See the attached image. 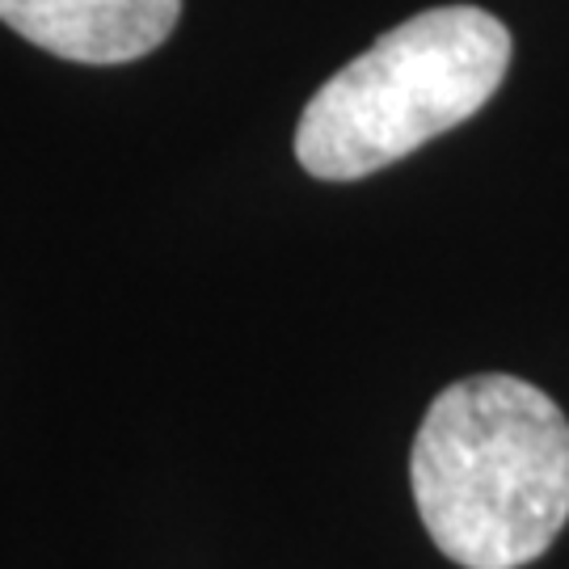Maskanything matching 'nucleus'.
Instances as JSON below:
<instances>
[{"label": "nucleus", "instance_id": "obj_2", "mask_svg": "<svg viewBox=\"0 0 569 569\" xmlns=\"http://www.w3.org/2000/svg\"><path fill=\"white\" fill-rule=\"evenodd\" d=\"M510 63L507 26L472 4L427 9L333 72L305 106L296 157L312 178L355 182L472 119Z\"/></svg>", "mask_w": 569, "mask_h": 569}, {"label": "nucleus", "instance_id": "obj_3", "mask_svg": "<svg viewBox=\"0 0 569 569\" xmlns=\"http://www.w3.org/2000/svg\"><path fill=\"white\" fill-rule=\"evenodd\" d=\"M182 0H0V21L72 63H127L157 51Z\"/></svg>", "mask_w": 569, "mask_h": 569}, {"label": "nucleus", "instance_id": "obj_1", "mask_svg": "<svg viewBox=\"0 0 569 569\" xmlns=\"http://www.w3.org/2000/svg\"><path fill=\"white\" fill-rule=\"evenodd\" d=\"M430 540L465 569H519L569 519V422L519 376H472L430 401L409 456Z\"/></svg>", "mask_w": 569, "mask_h": 569}]
</instances>
